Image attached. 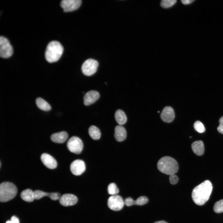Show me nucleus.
Wrapping results in <instances>:
<instances>
[{"instance_id":"nucleus-6","label":"nucleus","mask_w":223,"mask_h":223,"mask_svg":"<svg viewBox=\"0 0 223 223\" xmlns=\"http://www.w3.org/2000/svg\"><path fill=\"white\" fill-rule=\"evenodd\" d=\"M13 53V50L8 40L5 37H0V56L3 58L11 57Z\"/></svg>"},{"instance_id":"nucleus-17","label":"nucleus","mask_w":223,"mask_h":223,"mask_svg":"<svg viewBox=\"0 0 223 223\" xmlns=\"http://www.w3.org/2000/svg\"><path fill=\"white\" fill-rule=\"evenodd\" d=\"M191 148L193 152L198 155H201L204 153V145L201 141H197L193 142L191 144Z\"/></svg>"},{"instance_id":"nucleus-9","label":"nucleus","mask_w":223,"mask_h":223,"mask_svg":"<svg viewBox=\"0 0 223 223\" xmlns=\"http://www.w3.org/2000/svg\"><path fill=\"white\" fill-rule=\"evenodd\" d=\"M81 0H63L60 6L64 12H70L78 9L81 5Z\"/></svg>"},{"instance_id":"nucleus-35","label":"nucleus","mask_w":223,"mask_h":223,"mask_svg":"<svg viewBox=\"0 0 223 223\" xmlns=\"http://www.w3.org/2000/svg\"><path fill=\"white\" fill-rule=\"evenodd\" d=\"M1 161H0V168L1 167Z\"/></svg>"},{"instance_id":"nucleus-12","label":"nucleus","mask_w":223,"mask_h":223,"mask_svg":"<svg viewBox=\"0 0 223 223\" xmlns=\"http://www.w3.org/2000/svg\"><path fill=\"white\" fill-rule=\"evenodd\" d=\"M162 120L166 123L172 122L175 118V113L173 108L170 106L164 107L160 114Z\"/></svg>"},{"instance_id":"nucleus-16","label":"nucleus","mask_w":223,"mask_h":223,"mask_svg":"<svg viewBox=\"0 0 223 223\" xmlns=\"http://www.w3.org/2000/svg\"><path fill=\"white\" fill-rule=\"evenodd\" d=\"M68 137V133L65 131H61L53 134L51 136V140L56 143H61L64 142Z\"/></svg>"},{"instance_id":"nucleus-36","label":"nucleus","mask_w":223,"mask_h":223,"mask_svg":"<svg viewBox=\"0 0 223 223\" xmlns=\"http://www.w3.org/2000/svg\"><path fill=\"white\" fill-rule=\"evenodd\" d=\"M158 113H159V112H160V111H158Z\"/></svg>"},{"instance_id":"nucleus-22","label":"nucleus","mask_w":223,"mask_h":223,"mask_svg":"<svg viewBox=\"0 0 223 223\" xmlns=\"http://www.w3.org/2000/svg\"><path fill=\"white\" fill-rule=\"evenodd\" d=\"M107 191L109 194L114 195H116L119 193V190L115 183H112L108 186Z\"/></svg>"},{"instance_id":"nucleus-30","label":"nucleus","mask_w":223,"mask_h":223,"mask_svg":"<svg viewBox=\"0 0 223 223\" xmlns=\"http://www.w3.org/2000/svg\"><path fill=\"white\" fill-rule=\"evenodd\" d=\"M61 197L60 194L58 192L50 193L49 198L53 200L59 199Z\"/></svg>"},{"instance_id":"nucleus-11","label":"nucleus","mask_w":223,"mask_h":223,"mask_svg":"<svg viewBox=\"0 0 223 223\" xmlns=\"http://www.w3.org/2000/svg\"><path fill=\"white\" fill-rule=\"evenodd\" d=\"M78 201L77 197L74 195L65 194L61 196L59 199L60 204L64 206H68L76 204Z\"/></svg>"},{"instance_id":"nucleus-19","label":"nucleus","mask_w":223,"mask_h":223,"mask_svg":"<svg viewBox=\"0 0 223 223\" xmlns=\"http://www.w3.org/2000/svg\"><path fill=\"white\" fill-rule=\"evenodd\" d=\"M115 120L120 125L125 124L127 121V116L125 113L122 110L118 109L115 114Z\"/></svg>"},{"instance_id":"nucleus-31","label":"nucleus","mask_w":223,"mask_h":223,"mask_svg":"<svg viewBox=\"0 0 223 223\" xmlns=\"http://www.w3.org/2000/svg\"><path fill=\"white\" fill-rule=\"evenodd\" d=\"M219 125L217 127V129L219 132L223 134V116L219 120Z\"/></svg>"},{"instance_id":"nucleus-23","label":"nucleus","mask_w":223,"mask_h":223,"mask_svg":"<svg viewBox=\"0 0 223 223\" xmlns=\"http://www.w3.org/2000/svg\"><path fill=\"white\" fill-rule=\"evenodd\" d=\"M213 210L216 213H220L223 212V199L217 201L213 207Z\"/></svg>"},{"instance_id":"nucleus-34","label":"nucleus","mask_w":223,"mask_h":223,"mask_svg":"<svg viewBox=\"0 0 223 223\" xmlns=\"http://www.w3.org/2000/svg\"><path fill=\"white\" fill-rule=\"evenodd\" d=\"M154 223H168L166 221H159L155 222Z\"/></svg>"},{"instance_id":"nucleus-2","label":"nucleus","mask_w":223,"mask_h":223,"mask_svg":"<svg viewBox=\"0 0 223 223\" xmlns=\"http://www.w3.org/2000/svg\"><path fill=\"white\" fill-rule=\"evenodd\" d=\"M63 48L59 42L53 41L48 44L45 52L46 59L49 63L58 61L62 55Z\"/></svg>"},{"instance_id":"nucleus-1","label":"nucleus","mask_w":223,"mask_h":223,"mask_svg":"<svg viewBox=\"0 0 223 223\" xmlns=\"http://www.w3.org/2000/svg\"><path fill=\"white\" fill-rule=\"evenodd\" d=\"M212 190L211 182L206 180L195 187L192 190V198L196 204L202 205L209 199Z\"/></svg>"},{"instance_id":"nucleus-10","label":"nucleus","mask_w":223,"mask_h":223,"mask_svg":"<svg viewBox=\"0 0 223 223\" xmlns=\"http://www.w3.org/2000/svg\"><path fill=\"white\" fill-rule=\"evenodd\" d=\"M70 169L73 174L76 176L81 175L85 170V163L81 160H76L73 161L71 164Z\"/></svg>"},{"instance_id":"nucleus-26","label":"nucleus","mask_w":223,"mask_h":223,"mask_svg":"<svg viewBox=\"0 0 223 223\" xmlns=\"http://www.w3.org/2000/svg\"><path fill=\"white\" fill-rule=\"evenodd\" d=\"M195 130L199 133H203L205 130V127L202 123L199 121H196L194 124Z\"/></svg>"},{"instance_id":"nucleus-13","label":"nucleus","mask_w":223,"mask_h":223,"mask_svg":"<svg viewBox=\"0 0 223 223\" xmlns=\"http://www.w3.org/2000/svg\"><path fill=\"white\" fill-rule=\"evenodd\" d=\"M99 93L95 90L88 91L85 94L84 98V103L85 106L90 105L95 103L99 98Z\"/></svg>"},{"instance_id":"nucleus-3","label":"nucleus","mask_w":223,"mask_h":223,"mask_svg":"<svg viewBox=\"0 0 223 223\" xmlns=\"http://www.w3.org/2000/svg\"><path fill=\"white\" fill-rule=\"evenodd\" d=\"M157 166L160 171L169 175L175 174L178 169L177 161L169 156H166L161 158L158 161Z\"/></svg>"},{"instance_id":"nucleus-25","label":"nucleus","mask_w":223,"mask_h":223,"mask_svg":"<svg viewBox=\"0 0 223 223\" xmlns=\"http://www.w3.org/2000/svg\"><path fill=\"white\" fill-rule=\"evenodd\" d=\"M35 199H39L45 196L50 197V193L37 190L34 191Z\"/></svg>"},{"instance_id":"nucleus-4","label":"nucleus","mask_w":223,"mask_h":223,"mask_svg":"<svg viewBox=\"0 0 223 223\" xmlns=\"http://www.w3.org/2000/svg\"><path fill=\"white\" fill-rule=\"evenodd\" d=\"M17 190L16 186L9 182H4L0 185V201L7 202L13 199L16 195Z\"/></svg>"},{"instance_id":"nucleus-7","label":"nucleus","mask_w":223,"mask_h":223,"mask_svg":"<svg viewBox=\"0 0 223 223\" xmlns=\"http://www.w3.org/2000/svg\"><path fill=\"white\" fill-rule=\"evenodd\" d=\"M67 146L70 151L76 154L80 153L83 147L82 140L79 138L74 136L68 140Z\"/></svg>"},{"instance_id":"nucleus-32","label":"nucleus","mask_w":223,"mask_h":223,"mask_svg":"<svg viewBox=\"0 0 223 223\" xmlns=\"http://www.w3.org/2000/svg\"><path fill=\"white\" fill-rule=\"evenodd\" d=\"M6 223H19V221L16 217L13 216L11 218L10 220L7 221Z\"/></svg>"},{"instance_id":"nucleus-27","label":"nucleus","mask_w":223,"mask_h":223,"mask_svg":"<svg viewBox=\"0 0 223 223\" xmlns=\"http://www.w3.org/2000/svg\"><path fill=\"white\" fill-rule=\"evenodd\" d=\"M148 201V199L146 197L141 196L135 200V205H142L146 204Z\"/></svg>"},{"instance_id":"nucleus-21","label":"nucleus","mask_w":223,"mask_h":223,"mask_svg":"<svg viewBox=\"0 0 223 223\" xmlns=\"http://www.w3.org/2000/svg\"><path fill=\"white\" fill-rule=\"evenodd\" d=\"M36 103L37 107L40 109L44 111H49L51 109L50 105L41 98H38L36 99Z\"/></svg>"},{"instance_id":"nucleus-24","label":"nucleus","mask_w":223,"mask_h":223,"mask_svg":"<svg viewBox=\"0 0 223 223\" xmlns=\"http://www.w3.org/2000/svg\"><path fill=\"white\" fill-rule=\"evenodd\" d=\"M176 2V0H163L161 1L160 5L162 7L167 8L173 6Z\"/></svg>"},{"instance_id":"nucleus-5","label":"nucleus","mask_w":223,"mask_h":223,"mask_svg":"<svg viewBox=\"0 0 223 223\" xmlns=\"http://www.w3.org/2000/svg\"><path fill=\"white\" fill-rule=\"evenodd\" d=\"M98 63L97 61L92 59L86 60L81 66V71L83 74L87 76H91L97 71Z\"/></svg>"},{"instance_id":"nucleus-15","label":"nucleus","mask_w":223,"mask_h":223,"mask_svg":"<svg viewBox=\"0 0 223 223\" xmlns=\"http://www.w3.org/2000/svg\"><path fill=\"white\" fill-rule=\"evenodd\" d=\"M127 136V133L125 128L121 125L116 126L115 129L114 137L118 142H122L124 140Z\"/></svg>"},{"instance_id":"nucleus-18","label":"nucleus","mask_w":223,"mask_h":223,"mask_svg":"<svg viewBox=\"0 0 223 223\" xmlns=\"http://www.w3.org/2000/svg\"><path fill=\"white\" fill-rule=\"evenodd\" d=\"M20 197L24 200L27 202H32L35 199L34 191L29 189L22 191Z\"/></svg>"},{"instance_id":"nucleus-14","label":"nucleus","mask_w":223,"mask_h":223,"mask_svg":"<svg viewBox=\"0 0 223 223\" xmlns=\"http://www.w3.org/2000/svg\"><path fill=\"white\" fill-rule=\"evenodd\" d=\"M41 160L43 164L47 168L50 169L55 168L57 165L56 160L50 155L46 153L41 156Z\"/></svg>"},{"instance_id":"nucleus-29","label":"nucleus","mask_w":223,"mask_h":223,"mask_svg":"<svg viewBox=\"0 0 223 223\" xmlns=\"http://www.w3.org/2000/svg\"><path fill=\"white\" fill-rule=\"evenodd\" d=\"M124 201L125 204L128 207L135 205V200L131 197L126 198Z\"/></svg>"},{"instance_id":"nucleus-8","label":"nucleus","mask_w":223,"mask_h":223,"mask_svg":"<svg viewBox=\"0 0 223 223\" xmlns=\"http://www.w3.org/2000/svg\"><path fill=\"white\" fill-rule=\"evenodd\" d=\"M107 204L110 209L115 211L121 210L125 204L122 197L117 195H112L109 197L107 200Z\"/></svg>"},{"instance_id":"nucleus-28","label":"nucleus","mask_w":223,"mask_h":223,"mask_svg":"<svg viewBox=\"0 0 223 223\" xmlns=\"http://www.w3.org/2000/svg\"><path fill=\"white\" fill-rule=\"evenodd\" d=\"M169 181L170 183L172 185H174L177 183L178 181V177L175 174L170 175Z\"/></svg>"},{"instance_id":"nucleus-20","label":"nucleus","mask_w":223,"mask_h":223,"mask_svg":"<svg viewBox=\"0 0 223 223\" xmlns=\"http://www.w3.org/2000/svg\"><path fill=\"white\" fill-rule=\"evenodd\" d=\"M89 135L94 140H97L100 138L101 133L99 129L94 125L91 126L88 129Z\"/></svg>"},{"instance_id":"nucleus-33","label":"nucleus","mask_w":223,"mask_h":223,"mask_svg":"<svg viewBox=\"0 0 223 223\" xmlns=\"http://www.w3.org/2000/svg\"><path fill=\"white\" fill-rule=\"evenodd\" d=\"M194 1V0H182L181 1L183 4L187 5L191 3Z\"/></svg>"}]
</instances>
